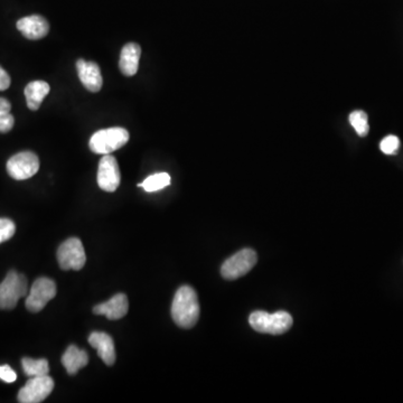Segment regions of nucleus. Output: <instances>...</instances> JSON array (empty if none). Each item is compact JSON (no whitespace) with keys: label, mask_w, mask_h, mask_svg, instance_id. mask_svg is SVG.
Instances as JSON below:
<instances>
[{"label":"nucleus","mask_w":403,"mask_h":403,"mask_svg":"<svg viewBox=\"0 0 403 403\" xmlns=\"http://www.w3.org/2000/svg\"><path fill=\"white\" fill-rule=\"evenodd\" d=\"M171 317L175 324L185 330L194 327L200 317L198 294L189 285H182L175 294L171 303Z\"/></svg>","instance_id":"1"},{"label":"nucleus","mask_w":403,"mask_h":403,"mask_svg":"<svg viewBox=\"0 0 403 403\" xmlns=\"http://www.w3.org/2000/svg\"><path fill=\"white\" fill-rule=\"evenodd\" d=\"M249 323L256 332L270 335H281L292 328V317L289 312L283 310L274 314L258 310L251 314Z\"/></svg>","instance_id":"2"},{"label":"nucleus","mask_w":403,"mask_h":403,"mask_svg":"<svg viewBox=\"0 0 403 403\" xmlns=\"http://www.w3.org/2000/svg\"><path fill=\"white\" fill-rule=\"evenodd\" d=\"M129 133L121 126H113L109 129L99 130L92 135L88 147L95 153L109 155L118 151L129 142Z\"/></svg>","instance_id":"3"},{"label":"nucleus","mask_w":403,"mask_h":403,"mask_svg":"<svg viewBox=\"0 0 403 403\" xmlns=\"http://www.w3.org/2000/svg\"><path fill=\"white\" fill-rule=\"evenodd\" d=\"M28 292V281L24 274L17 271H9L6 278L0 283V309L15 308L21 298Z\"/></svg>","instance_id":"4"},{"label":"nucleus","mask_w":403,"mask_h":403,"mask_svg":"<svg viewBox=\"0 0 403 403\" xmlns=\"http://www.w3.org/2000/svg\"><path fill=\"white\" fill-rule=\"evenodd\" d=\"M57 261L62 270H81L86 262L82 241L77 238H70L63 242L57 250Z\"/></svg>","instance_id":"5"},{"label":"nucleus","mask_w":403,"mask_h":403,"mask_svg":"<svg viewBox=\"0 0 403 403\" xmlns=\"http://www.w3.org/2000/svg\"><path fill=\"white\" fill-rule=\"evenodd\" d=\"M258 256L252 249H243L229 256L222 265L221 274L224 279L236 280L243 277L256 265Z\"/></svg>","instance_id":"6"},{"label":"nucleus","mask_w":403,"mask_h":403,"mask_svg":"<svg viewBox=\"0 0 403 403\" xmlns=\"http://www.w3.org/2000/svg\"><path fill=\"white\" fill-rule=\"evenodd\" d=\"M56 296V285L50 278L35 280L27 294L25 306L32 312H41Z\"/></svg>","instance_id":"7"},{"label":"nucleus","mask_w":403,"mask_h":403,"mask_svg":"<svg viewBox=\"0 0 403 403\" xmlns=\"http://www.w3.org/2000/svg\"><path fill=\"white\" fill-rule=\"evenodd\" d=\"M39 159L32 151L16 153L7 162L9 176L16 180H28L39 171Z\"/></svg>","instance_id":"8"},{"label":"nucleus","mask_w":403,"mask_h":403,"mask_svg":"<svg viewBox=\"0 0 403 403\" xmlns=\"http://www.w3.org/2000/svg\"><path fill=\"white\" fill-rule=\"evenodd\" d=\"M54 379L50 375L30 377L18 392V401L21 403H39L52 393Z\"/></svg>","instance_id":"9"},{"label":"nucleus","mask_w":403,"mask_h":403,"mask_svg":"<svg viewBox=\"0 0 403 403\" xmlns=\"http://www.w3.org/2000/svg\"><path fill=\"white\" fill-rule=\"evenodd\" d=\"M97 185L102 191H115L121 182L120 169L118 162L111 155H104L101 158L99 168H97Z\"/></svg>","instance_id":"10"},{"label":"nucleus","mask_w":403,"mask_h":403,"mask_svg":"<svg viewBox=\"0 0 403 403\" xmlns=\"http://www.w3.org/2000/svg\"><path fill=\"white\" fill-rule=\"evenodd\" d=\"M77 75L83 86L90 92H99L102 88L103 79L100 68L95 62L79 59L77 62Z\"/></svg>","instance_id":"11"},{"label":"nucleus","mask_w":403,"mask_h":403,"mask_svg":"<svg viewBox=\"0 0 403 403\" xmlns=\"http://www.w3.org/2000/svg\"><path fill=\"white\" fill-rule=\"evenodd\" d=\"M17 30L26 39L36 41L48 35L50 32V24L43 16H27L17 21Z\"/></svg>","instance_id":"12"},{"label":"nucleus","mask_w":403,"mask_h":403,"mask_svg":"<svg viewBox=\"0 0 403 403\" xmlns=\"http://www.w3.org/2000/svg\"><path fill=\"white\" fill-rule=\"evenodd\" d=\"M128 309H129L128 297L124 294H117L110 301L97 305L93 308V312L95 315H104L111 321H115L124 317Z\"/></svg>","instance_id":"13"},{"label":"nucleus","mask_w":403,"mask_h":403,"mask_svg":"<svg viewBox=\"0 0 403 403\" xmlns=\"http://www.w3.org/2000/svg\"><path fill=\"white\" fill-rule=\"evenodd\" d=\"M88 343L97 350V355L106 365H112L115 362V341L111 336L106 332H93L88 336Z\"/></svg>","instance_id":"14"},{"label":"nucleus","mask_w":403,"mask_h":403,"mask_svg":"<svg viewBox=\"0 0 403 403\" xmlns=\"http://www.w3.org/2000/svg\"><path fill=\"white\" fill-rule=\"evenodd\" d=\"M142 55V48L135 43L124 45L121 50L119 68L121 73L126 77H133L139 68V61Z\"/></svg>","instance_id":"15"},{"label":"nucleus","mask_w":403,"mask_h":403,"mask_svg":"<svg viewBox=\"0 0 403 403\" xmlns=\"http://www.w3.org/2000/svg\"><path fill=\"white\" fill-rule=\"evenodd\" d=\"M88 363V356L86 350H79L75 345H70L62 356V364L70 375L77 374L79 370L86 368Z\"/></svg>","instance_id":"16"},{"label":"nucleus","mask_w":403,"mask_h":403,"mask_svg":"<svg viewBox=\"0 0 403 403\" xmlns=\"http://www.w3.org/2000/svg\"><path fill=\"white\" fill-rule=\"evenodd\" d=\"M50 86L45 81H32L28 83L25 88V97H26L27 106L30 110L36 111L39 109L41 102L45 97L50 93Z\"/></svg>","instance_id":"17"},{"label":"nucleus","mask_w":403,"mask_h":403,"mask_svg":"<svg viewBox=\"0 0 403 403\" xmlns=\"http://www.w3.org/2000/svg\"><path fill=\"white\" fill-rule=\"evenodd\" d=\"M21 366L25 374L30 377L48 375V372H50V365H48V359H35L24 357L21 359Z\"/></svg>","instance_id":"18"},{"label":"nucleus","mask_w":403,"mask_h":403,"mask_svg":"<svg viewBox=\"0 0 403 403\" xmlns=\"http://www.w3.org/2000/svg\"><path fill=\"white\" fill-rule=\"evenodd\" d=\"M171 176L167 173H157L147 177L142 182H139L138 187H142L148 193L160 191L165 189L168 185H171Z\"/></svg>","instance_id":"19"},{"label":"nucleus","mask_w":403,"mask_h":403,"mask_svg":"<svg viewBox=\"0 0 403 403\" xmlns=\"http://www.w3.org/2000/svg\"><path fill=\"white\" fill-rule=\"evenodd\" d=\"M12 104L5 97H0V133H6L12 129L15 118L10 113Z\"/></svg>","instance_id":"20"},{"label":"nucleus","mask_w":403,"mask_h":403,"mask_svg":"<svg viewBox=\"0 0 403 403\" xmlns=\"http://www.w3.org/2000/svg\"><path fill=\"white\" fill-rule=\"evenodd\" d=\"M348 120H350V124H352L356 133L359 137L368 135V131H370V126H368V115L364 111L356 110V111L352 112L350 117H348Z\"/></svg>","instance_id":"21"},{"label":"nucleus","mask_w":403,"mask_h":403,"mask_svg":"<svg viewBox=\"0 0 403 403\" xmlns=\"http://www.w3.org/2000/svg\"><path fill=\"white\" fill-rule=\"evenodd\" d=\"M15 232V223L10 218H0V245L10 240Z\"/></svg>","instance_id":"22"},{"label":"nucleus","mask_w":403,"mask_h":403,"mask_svg":"<svg viewBox=\"0 0 403 403\" xmlns=\"http://www.w3.org/2000/svg\"><path fill=\"white\" fill-rule=\"evenodd\" d=\"M400 147V140L397 135H388L379 144V149L386 155H395Z\"/></svg>","instance_id":"23"},{"label":"nucleus","mask_w":403,"mask_h":403,"mask_svg":"<svg viewBox=\"0 0 403 403\" xmlns=\"http://www.w3.org/2000/svg\"><path fill=\"white\" fill-rule=\"evenodd\" d=\"M16 379H17V374L9 365L0 366V379H3V382H15Z\"/></svg>","instance_id":"24"},{"label":"nucleus","mask_w":403,"mask_h":403,"mask_svg":"<svg viewBox=\"0 0 403 403\" xmlns=\"http://www.w3.org/2000/svg\"><path fill=\"white\" fill-rule=\"evenodd\" d=\"M10 86V77L1 66H0V91H5Z\"/></svg>","instance_id":"25"}]
</instances>
